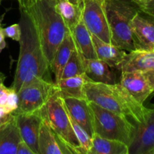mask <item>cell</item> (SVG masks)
<instances>
[{
	"label": "cell",
	"mask_w": 154,
	"mask_h": 154,
	"mask_svg": "<svg viewBox=\"0 0 154 154\" xmlns=\"http://www.w3.org/2000/svg\"><path fill=\"white\" fill-rule=\"evenodd\" d=\"M93 131L102 138L120 141L128 146L135 132V123L125 116L105 109L94 102H89Z\"/></svg>",
	"instance_id": "cell-5"
},
{
	"label": "cell",
	"mask_w": 154,
	"mask_h": 154,
	"mask_svg": "<svg viewBox=\"0 0 154 154\" xmlns=\"http://www.w3.org/2000/svg\"><path fill=\"white\" fill-rule=\"evenodd\" d=\"M120 84L138 102L144 104L153 93L143 72H122Z\"/></svg>",
	"instance_id": "cell-13"
},
{
	"label": "cell",
	"mask_w": 154,
	"mask_h": 154,
	"mask_svg": "<svg viewBox=\"0 0 154 154\" xmlns=\"http://www.w3.org/2000/svg\"><path fill=\"white\" fill-rule=\"evenodd\" d=\"M88 154H129V146L120 141L102 138L94 133Z\"/></svg>",
	"instance_id": "cell-22"
},
{
	"label": "cell",
	"mask_w": 154,
	"mask_h": 154,
	"mask_svg": "<svg viewBox=\"0 0 154 154\" xmlns=\"http://www.w3.org/2000/svg\"><path fill=\"white\" fill-rule=\"evenodd\" d=\"M135 50L154 51V17L139 11L131 23Z\"/></svg>",
	"instance_id": "cell-10"
},
{
	"label": "cell",
	"mask_w": 154,
	"mask_h": 154,
	"mask_svg": "<svg viewBox=\"0 0 154 154\" xmlns=\"http://www.w3.org/2000/svg\"><path fill=\"white\" fill-rule=\"evenodd\" d=\"M81 9L82 11V8H83V3H84V0H72Z\"/></svg>",
	"instance_id": "cell-35"
},
{
	"label": "cell",
	"mask_w": 154,
	"mask_h": 154,
	"mask_svg": "<svg viewBox=\"0 0 154 154\" xmlns=\"http://www.w3.org/2000/svg\"><path fill=\"white\" fill-rule=\"evenodd\" d=\"M6 47L5 42V35L3 28L0 27V53Z\"/></svg>",
	"instance_id": "cell-34"
},
{
	"label": "cell",
	"mask_w": 154,
	"mask_h": 154,
	"mask_svg": "<svg viewBox=\"0 0 154 154\" xmlns=\"http://www.w3.org/2000/svg\"><path fill=\"white\" fill-rule=\"evenodd\" d=\"M63 102L66 105L68 114L76 121L90 137L94 135L93 126V117L89 102L86 99L68 97L64 98Z\"/></svg>",
	"instance_id": "cell-14"
},
{
	"label": "cell",
	"mask_w": 154,
	"mask_h": 154,
	"mask_svg": "<svg viewBox=\"0 0 154 154\" xmlns=\"http://www.w3.org/2000/svg\"><path fill=\"white\" fill-rule=\"evenodd\" d=\"M55 3V0H42L23 9L28 11L34 20L50 69L57 48L69 31L63 18L56 11Z\"/></svg>",
	"instance_id": "cell-3"
},
{
	"label": "cell",
	"mask_w": 154,
	"mask_h": 154,
	"mask_svg": "<svg viewBox=\"0 0 154 154\" xmlns=\"http://www.w3.org/2000/svg\"><path fill=\"white\" fill-rule=\"evenodd\" d=\"M84 74L81 57L77 49L72 52L70 58L64 66L60 79L72 78Z\"/></svg>",
	"instance_id": "cell-24"
},
{
	"label": "cell",
	"mask_w": 154,
	"mask_h": 154,
	"mask_svg": "<svg viewBox=\"0 0 154 154\" xmlns=\"http://www.w3.org/2000/svg\"><path fill=\"white\" fill-rule=\"evenodd\" d=\"M42 113L53 130L73 149L75 153H84L71 124L63 98L60 96L56 87L42 109Z\"/></svg>",
	"instance_id": "cell-6"
},
{
	"label": "cell",
	"mask_w": 154,
	"mask_h": 154,
	"mask_svg": "<svg viewBox=\"0 0 154 154\" xmlns=\"http://www.w3.org/2000/svg\"><path fill=\"white\" fill-rule=\"evenodd\" d=\"M55 90L54 83L47 79L39 78L17 92L19 98L18 107L12 114H32L45 107Z\"/></svg>",
	"instance_id": "cell-7"
},
{
	"label": "cell",
	"mask_w": 154,
	"mask_h": 154,
	"mask_svg": "<svg viewBox=\"0 0 154 154\" xmlns=\"http://www.w3.org/2000/svg\"><path fill=\"white\" fill-rule=\"evenodd\" d=\"M0 27H2V19L0 18Z\"/></svg>",
	"instance_id": "cell-37"
},
{
	"label": "cell",
	"mask_w": 154,
	"mask_h": 154,
	"mask_svg": "<svg viewBox=\"0 0 154 154\" xmlns=\"http://www.w3.org/2000/svg\"><path fill=\"white\" fill-rule=\"evenodd\" d=\"M81 57L84 74L90 81L101 84H116L115 74L105 62L98 58L85 59Z\"/></svg>",
	"instance_id": "cell-15"
},
{
	"label": "cell",
	"mask_w": 154,
	"mask_h": 154,
	"mask_svg": "<svg viewBox=\"0 0 154 154\" xmlns=\"http://www.w3.org/2000/svg\"><path fill=\"white\" fill-rule=\"evenodd\" d=\"M16 154H34V153L31 150L29 146L22 139L18 144Z\"/></svg>",
	"instance_id": "cell-30"
},
{
	"label": "cell",
	"mask_w": 154,
	"mask_h": 154,
	"mask_svg": "<svg viewBox=\"0 0 154 154\" xmlns=\"http://www.w3.org/2000/svg\"><path fill=\"white\" fill-rule=\"evenodd\" d=\"M154 67V51L135 50L126 53L118 67L121 72H145Z\"/></svg>",
	"instance_id": "cell-16"
},
{
	"label": "cell",
	"mask_w": 154,
	"mask_h": 154,
	"mask_svg": "<svg viewBox=\"0 0 154 154\" xmlns=\"http://www.w3.org/2000/svg\"><path fill=\"white\" fill-rule=\"evenodd\" d=\"M75 49L76 46L73 36L69 30L62 43L57 48L51 65V69L55 75V83L60 80L63 68Z\"/></svg>",
	"instance_id": "cell-20"
},
{
	"label": "cell",
	"mask_w": 154,
	"mask_h": 154,
	"mask_svg": "<svg viewBox=\"0 0 154 154\" xmlns=\"http://www.w3.org/2000/svg\"><path fill=\"white\" fill-rule=\"evenodd\" d=\"M71 33L73 36L77 51L84 58H97L93 45L92 33L86 26L82 17Z\"/></svg>",
	"instance_id": "cell-19"
},
{
	"label": "cell",
	"mask_w": 154,
	"mask_h": 154,
	"mask_svg": "<svg viewBox=\"0 0 154 154\" xmlns=\"http://www.w3.org/2000/svg\"><path fill=\"white\" fill-rule=\"evenodd\" d=\"M105 9L113 45L130 52L135 51L131 23L140 10L132 0H105Z\"/></svg>",
	"instance_id": "cell-4"
},
{
	"label": "cell",
	"mask_w": 154,
	"mask_h": 154,
	"mask_svg": "<svg viewBox=\"0 0 154 154\" xmlns=\"http://www.w3.org/2000/svg\"><path fill=\"white\" fill-rule=\"evenodd\" d=\"M5 37L11 38L13 40L19 42L21 36V28L19 23L11 25L6 28L3 29Z\"/></svg>",
	"instance_id": "cell-27"
},
{
	"label": "cell",
	"mask_w": 154,
	"mask_h": 154,
	"mask_svg": "<svg viewBox=\"0 0 154 154\" xmlns=\"http://www.w3.org/2000/svg\"><path fill=\"white\" fill-rule=\"evenodd\" d=\"M18 104H19V98H18L17 93L10 87V91L4 106V109L8 114H12L17 108Z\"/></svg>",
	"instance_id": "cell-26"
},
{
	"label": "cell",
	"mask_w": 154,
	"mask_h": 154,
	"mask_svg": "<svg viewBox=\"0 0 154 154\" xmlns=\"http://www.w3.org/2000/svg\"><path fill=\"white\" fill-rule=\"evenodd\" d=\"M135 126L129 154H154V108H150L144 121Z\"/></svg>",
	"instance_id": "cell-9"
},
{
	"label": "cell",
	"mask_w": 154,
	"mask_h": 154,
	"mask_svg": "<svg viewBox=\"0 0 154 154\" xmlns=\"http://www.w3.org/2000/svg\"><path fill=\"white\" fill-rule=\"evenodd\" d=\"M55 8L72 32L82 17L81 9L72 0H57Z\"/></svg>",
	"instance_id": "cell-23"
},
{
	"label": "cell",
	"mask_w": 154,
	"mask_h": 154,
	"mask_svg": "<svg viewBox=\"0 0 154 154\" xmlns=\"http://www.w3.org/2000/svg\"><path fill=\"white\" fill-rule=\"evenodd\" d=\"M84 98L105 109L139 123L147 118L150 108L137 102L120 84H106L87 80L84 84Z\"/></svg>",
	"instance_id": "cell-2"
},
{
	"label": "cell",
	"mask_w": 154,
	"mask_h": 154,
	"mask_svg": "<svg viewBox=\"0 0 154 154\" xmlns=\"http://www.w3.org/2000/svg\"><path fill=\"white\" fill-rule=\"evenodd\" d=\"M38 1H42V0H17L18 3H19L20 9L27 8L30 7ZM55 1H57V0H55Z\"/></svg>",
	"instance_id": "cell-33"
},
{
	"label": "cell",
	"mask_w": 154,
	"mask_h": 154,
	"mask_svg": "<svg viewBox=\"0 0 154 154\" xmlns=\"http://www.w3.org/2000/svg\"><path fill=\"white\" fill-rule=\"evenodd\" d=\"M21 36L20 54L14 79L11 88L17 93L21 88L39 78L46 79L50 65L42 51L37 28L27 10L20 9Z\"/></svg>",
	"instance_id": "cell-1"
},
{
	"label": "cell",
	"mask_w": 154,
	"mask_h": 154,
	"mask_svg": "<svg viewBox=\"0 0 154 154\" xmlns=\"http://www.w3.org/2000/svg\"><path fill=\"white\" fill-rule=\"evenodd\" d=\"M9 91H10V88L6 87L3 84V83H0V107L4 108L6 101H7Z\"/></svg>",
	"instance_id": "cell-29"
},
{
	"label": "cell",
	"mask_w": 154,
	"mask_h": 154,
	"mask_svg": "<svg viewBox=\"0 0 154 154\" xmlns=\"http://www.w3.org/2000/svg\"></svg>",
	"instance_id": "cell-39"
},
{
	"label": "cell",
	"mask_w": 154,
	"mask_h": 154,
	"mask_svg": "<svg viewBox=\"0 0 154 154\" xmlns=\"http://www.w3.org/2000/svg\"><path fill=\"white\" fill-rule=\"evenodd\" d=\"M85 74L60 79L54 83L56 89L63 99L68 97L85 99L84 95V84L88 80Z\"/></svg>",
	"instance_id": "cell-21"
},
{
	"label": "cell",
	"mask_w": 154,
	"mask_h": 154,
	"mask_svg": "<svg viewBox=\"0 0 154 154\" xmlns=\"http://www.w3.org/2000/svg\"><path fill=\"white\" fill-rule=\"evenodd\" d=\"M69 119H70L71 124H72V128H73V130L74 132H75V135H76L77 138H78V141H79L80 143L81 149H82L83 151H84V153L88 154L92 147V138L89 135V134L84 130V128H83L82 126H80L76 121H75V120L70 117L69 114Z\"/></svg>",
	"instance_id": "cell-25"
},
{
	"label": "cell",
	"mask_w": 154,
	"mask_h": 154,
	"mask_svg": "<svg viewBox=\"0 0 154 154\" xmlns=\"http://www.w3.org/2000/svg\"><path fill=\"white\" fill-rule=\"evenodd\" d=\"M13 117L14 114H8V113L6 112L4 108L0 107V126L8 122L10 120H11Z\"/></svg>",
	"instance_id": "cell-31"
},
{
	"label": "cell",
	"mask_w": 154,
	"mask_h": 154,
	"mask_svg": "<svg viewBox=\"0 0 154 154\" xmlns=\"http://www.w3.org/2000/svg\"><path fill=\"white\" fill-rule=\"evenodd\" d=\"M22 139L29 146L34 154H39L38 135L44 117L42 110L32 114L14 115Z\"/></svg>",
	"instance_id": "cell-11"
},
{
	"label": "cell",
	"mask_w": 154,
	"mask_h": 154,
	"mask_svg": "<svg viewBox=\"0 0 154 154\" xmlns=\"http://www.w3.org/2000/svg\"><path fill=\"white\" fill-rule=\"evenodd\" d=\"M39 154H72L73 149L62 139L45 118L41 124L38 135Z\"/></svg>",
	"instance_id": "cell-12"
},
{
	"label": "cell",
	"mask_w": 154,
	"mask_h": 154,
	"mask_svg": "<svg viewBox=\"0 0 154 154\" xmlns=\"http://www.w3.org/2000/svg\"><path fill=\"white\" fill-rule=\"evenodd\" d=\"M136 3L140 10L154 17V0H132Z\"/></svg>",
	"instance_id": "cell-28"
},
{
	"label": "cell",
	"mask_w": 154,
	"mask_h": 154,
	"mask_svg": "<svg viewBox=\"0 0 154 154\" xmlns=\"http://www.w3.org/2000/svg\"><path fill=\"white\" fill-rule=\"evenodd\" d=\"M143 73H144L149 85L154 92V67L149 70L145 71V72H143Z\"/></svg>",
	"instance_id": "cell-32"
},
{
	"label": "cell",
	"mask_w": 154,
	"mask_h": 154,
	"mask_svg": "<svg viewBox=\"0 0 154 154\" xmlns=\"http://www.w3.org/2000/svg\"><path fill=\"white\" fill-rule=\"evenodd\" d=\"M5 79V75H3L2 73H1V72H0V83H3V81H4Z\"/></svg>",
	"instance_id": "cell-36"
},
{
	"label": "cell",
	"mask_w": 154,
	"mask_h": 154,
	"mask_svg": "<svg viewBox=\"0 0 154 154\" xmlns=\"http://www.w3.org/2000/svg\"><path fill=\"white\" fill-rule=\"evenodd\" d=\"M96 57L105 62L111 68L118 69L126 52L111 43L105 42L92 34Z\"/></svg>",
	"instance_id": "cell-17"
},
{
	"label": "cell",
	"mask_w": 154,
	"mask_h": 154,
	"mask_svg": "<svg viewBox=\"0 0 154 154\" xmlns=\"http://www.w3.org/2000/svg\"><path fill=\"white\" fill-rule=\"evenodd\" d=\"M22 140L16 117L0 126V154H16Z\"/></svg>",
	"instance_id": "cell-18"
},
{
	"label": "cell",
	"mask_w": 154,
	"mask_h": 154,
	"mask_svg": "<svg viewBox=\"0 0 154 154\" xmlns=\"http://www.w3.org/2000/svg\"><path fill=\"white\" fill-rule=\"evenodd\" d=\"M105 0H84L82 19L90 32L112 44L111 31L105 9Z\"/></svg>",
	"instance_id": "cell-8"
},
{
	"label": "cell",
	"mask_w": 154,
	"mask_h": 154,
	"mask_svg": "<svg viewBox=\"0 0 154 154\" xmlns=\"http://www.w3.org/2000/svg\"><path fill=\"white\" fill-rule=\"evenodd\" d=\"M2 0H0V4H1V2H2Z\"/></svg>",
	"instance_id": "cell-38"
}]
</instances>
